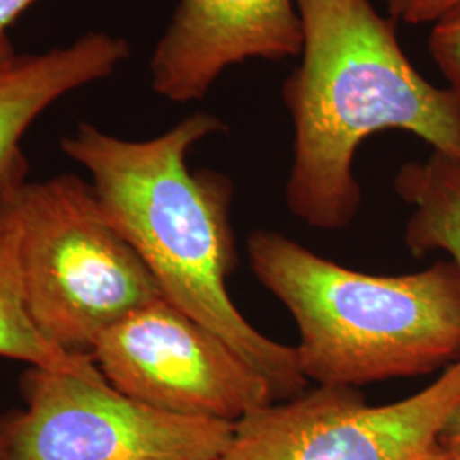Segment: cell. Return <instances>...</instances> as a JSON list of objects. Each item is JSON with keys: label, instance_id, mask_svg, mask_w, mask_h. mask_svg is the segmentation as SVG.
I'll use <instances>...</instances> for the list:
<instances>
[{"label": "cell", "instance_id": "2e32d148", "mask_svg": "<svg viewBox=\"0 0 460 460\" xmlns=\"http://www.w3.org/2000/svg\"><path fill=\"white\" fill-rule=\"evenodd\" d=\"M416 460H456L445 448H442L438 442L435 445H431L428 448L427 452H423L420 457Z\"/></svg>", "mask_w": 460, "mask_h": 460}, {"label": "cell", "instance_id": "5bb4252c", "mask_svg": "<svg viewBox=\"0 0 460 460\" xmlns=\"http://www.w3.org/2000/svg\"><path fill=\"white\" fill-rule=\"evenodd\" d=\"M438 445L445 448L452 457L460 460V406L452 412L448 421L438 435Z\"/></svg>", "mask_w": 460, "mask_h": 460}, {"label": "cell", "instance_id": "277c9868", "mask_svg": "<svg viewBox=\"0 0 460 460\" xmlns=\"http://www.w3.org/2000/svg\"><path fill=\"white\" fill-rule=\"evenodd\" d=\"M7 199L26 309L55 348L91 358L104 331L163 296L147 266L102 214L91 182L60 174L22 182Z\"/></svg>", "mask_w": 460, "mask_h": 460}, {"label": "cell", "instance_id": "9c48e42d", "mask_svg": "<svg viewBox=\"0 0 460 460\" xmlns=\"http://www.w3.org/2000/svg\"><path fill=\"white\" fill-rule=\"evenodd\" d=\"M130 57L127 40L91 31L57 49L0 62V193L26 182L21 140L53 102L113 75Z\"/></svg>", "mask_w": 460, "mask_h": 460}, {"label": "cell", "instance_id": "8fae6325", "mask_svg": "<svg viewBox=\"0 0 460 460\" xmlns=\"http://www.w3.org/2000/svg\"><path fill=\"white\" fill-rule=\"evenodd\" d=\"M11 191V190H9ZM0 193V357L93 382H106L89 357L55 348L34 328L26 309L17 254V230L7 193Z\"/></svg>", "mask_w": 460, "mask_h": 460}, {"label": "cell", "instance_id": "5b68a950", "mask_svg": "<svg viewBox=\"0 0 460 460\" xmlns=\"http://www.w3.org/2000/svg\"><path fill=\"white\" fill-rule=\"evenodd\" d=\"M0 418V460H222L234 423L159 411L108 382L30 368Z\"/></svg>", "mask_w": 460, "mask_h": 460}, {"label": "cell", "instance_id": "4fadbf2b", "mask_svg": "<svg viewBox=\"0 0 460 460\" xmlns=\"http://www.w3.org/2000/svg\"><path fill=\"white\" fill-rule=\"evenodd\" d=\"M387 14L397 22L433 24L460 0H382Z\"/></svg>", "mask_w": 460, "mask_h": 460}, {"label": "cell", "instance_id": "e0dca14e", "mask_svg": "<svg viewBox=\"0 0 460 460\" xmlns=\"http://www.w3.org/2000/svg\"><path fill=\"white\" fill-rule=\"evenodd\" d=\"M14 53H16V51H14V47H13V43H11L7 33H0V62L5 60V58H9V57L14 55Z\"/></svg>", "mask_w": 460, "mask_h": 460}, {"label": "cell", "instance_id": "52a82bcc", "mask_svg": "<svg viewBox=\"0 0 460 460\" xmlns=\"http://www.w3.org/2000/svg\"><path fill=\"white\" fill-rule=\"evenodd\" d=\"M460 406V360L423 391L384 406L357 387L315 385L234 423L222 460H416Z\"/></svg>", "mask_w": 460, "mask_h": 460}, {"label": "cell", "instance_id": "30bf717a", "mask_svg": "<svg viewBox=\"0 0 460 460\" xmlns=\"http://www.w3.org/2000/svg\"><path fill=\"white\" fill-rule=\"evenodd\" d=\"M394 191L412 208L404 232L412 254L442 251L460 271V161L431 152L406 163L395 172Z\"/></svg>", "mask_w": 460, "mask_h": 460}, {"label": "cell", "instance_id": "ba28073f", "mask_svg": "<svg viewBox=\"0 0 460 460\" xmlns=\"http://www.w3.org/2000/svg\"><path fill=\"white\" fill-rule=\"evenodd\" d=\"M296 0H180L148 62L161 98H205L218 77L246 60L277 62L302 51Z\"/></svg>", "mask_w": 460, "mask_h": 460}, {"label": "cell", "instance_id": "7a4b0ae2", "mask_svg": "<svg viewBox=\"0 0 460 460\" xmlns=\"http://www.w3.org/2000/svg\"><path fill=\"white\" fill-rule=\"evenodd\" d=\"M296 5L304 43L281 91L294 121L285 201L311 227L343 229L362 207L353 163L363 142L402 130L460 161V99L416 70L399 43V22L372 0Z\"/></svg>", "mask_w": 460, "mask_h": 460}, {"label": "cell", "instance_id": "7c38bea8", "mask_svg": "<svg viewBox=\"0 0 460 460\" xmlns=\"http://www.w3.org/2000/svg\"><path fill=\"white\" fill-rule=\"evenodd\" d=\"M428 49L448 89L460 99V2L433 22Z\"/></svg>", "mask_w": 460, "mask_h": 460}, {"label": "cell", "instance_id": "6da1fadb", "mask_svg": "<svg viewBox=\"0 0 460 460\" xmlns=\"http://www.w3.org/2000/svg\"><path fill=\"white\" fill-rule=\"evenodd\" d=\"M224 130L218 116L201 111L147 140L79 123L62 150L87 171L102 214L147 266L163 298L218 334L268 380L279 402L305 393L309 380L296 346L249 324L227 292L239 261L234 182L218 171L188 167L191 148Z\"/></svg>", "mask_w": 460, "mask_h": 460}, {"label": "cell", "instance_id": "3957f363", "mask_svg": "<svg viewBox=\"0 0 460 460\" xmlns=\"http://www.w3.org/2000/svg\"><path fill=\"white\" fill-rule=\"evenodd\" d=\"M247 254L256 279L292 314L298 363L315 385L358 389L460 360V271L452 261L368 275L273 230H254Z\"/></svg>", "mask_w": 460, "mask_h": 460}, {"label": "cell", "instance_id": "9a60e30c", "mask_svg": "<svg viewBox=\"0 0 460 460\" xmlns=\"http://www.w3.org/2000/svg\"><path fill=\"white\" fill-rule=\"evenodd\" d=\"M38 0H0V33L7 30Z\"/></svg>", "mask_w": 460, "mask_h": 460}, {"label": "cell", "instance_id": "8992f818", "mask_svg": "<svg viewBox=\"0 0 460 460\" xmlns=\"http://www.w3.org/2000/svg\"><path fill=\"white\" fill-rule=\"evenodd\" d=\"M91 358L116 391L159 411L237 423L275 402L266 378L163 296L104 331Z\"/></svg>", "mask_w": 460, "mask_h": 460}]
</instances>
